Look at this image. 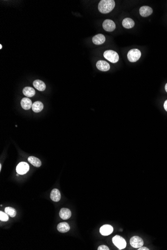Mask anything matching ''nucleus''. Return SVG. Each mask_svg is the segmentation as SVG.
<instances>
[{
	"instance_id": "5",
	"label": "nucleus",
	"mask_w": 167,
	"mask_h": 250,
	"mask_svg": "<svg viewBox=\"0 0 167 250\" xmlns=\"http://www.w3.org/2000/svg\"><path fill=\"white\" fill-rule=\"evenodd\" d=\"M130 244L134 248H139L144 245V241L141 237L134 236L130 239Z\"/></svg>"
},
{
	"instance_id": "22",
	"label": "nucleus",
	"mask_w": 167,
	"mask_h": 250,
	"mask_svg": "<svg viewBox=\"0 0 167 250\" xmlns=\"http://www.w3.org/2000/svg\"><path fill=\"white\" fill-rule=\"evenodd\" d=\"M9 220L8 214L6 213H4L2 211L0 212V220L4 222H6Z\"/></svg>"
},
{
	"instance_id": "16",
	"label": "nucleus",
	"mask_w": 167,
	"mask_h": 250,
	"mask_svg": "<svg viewBox=\"0 0 167 250\" xmlns=\"http://www.w3.org/2000/svg\"><path fill=\"white\" fill-rule=\"evenodd\" d=\"M50 198L53 201H59L61 199V193L59 190L57 189H53L50 194Z\"/></svg>"
},
{
	"instance_id": "4",
	"label": "nucleus",
	"mask_w": 167,
	"mask_h": 250,
	"mask_svg": "<svg viewBox=\"0 0 167 250\" xmlns=\"http://www.w3.org/2000/svg\"><path fill=\"white\" fill-rule=\"evenodd\" d=\"M112 242L119 250L124 249L126 248L127 245L126 240L123 237L119 235H116L113 237Z\"/></svg>"
},
{
	"instance_id": "26",
	"label": "nucleus",
	"mask_w": 167,
	"mask_h": 250,
	"mask_svg": "<svg viewBox=\"0 0 167 250\" xmlns=\"http://www.w3.org/2000/svg\"><path fill=\"white\" fill-rule=\"evenodd\" d=\"M165 90L166 92L167 93V83L165 85Z\"/></svg>"
},
{
	"instance_id": "15",
	"label": "nucleus",
	"mask_w": 167,
	"mask_h": 250,
	"mask_svg": "<svg viewBox=\"0 0 167 250\" xmlns=\"http://www.w3.org/2000/svg\"><path fill=\"white\" fill-rule=\"evenodd\" d=\"M33 86L36 89L41 91H44L46 87L45 83L39 80H36L34 81Z\"/></svg>"
},
{
	"instance_id": "13",
	"label": "nucleus",
	"mask_w": 167,
	"mask_h": 250,
	"mask_svg": "<svg viewBox=\"0 0 167 250\" xmlns=\"http://www.w3.org/2000/svg\"><path fill=\"white\" fill-rule=\"evenodd\" d=\"M59 215L63 220H67L71 217V212L67 208H62L59 212Z\"/></svg>"
},
{
	"instance_id": "1",
	"label": "nucleus",
	"mask_w": 167,
	"mask_h": 250,
	"mask_svg": "<svg viewBox=\"0 0 167 250\" xmlns=\"http://www.w3.org/2000/svg\"><path fill=\"white\" fill-rule=\"evenodd\" d=\"M115 6L114 0H102L98 5V9L102 14H108L112 11Z\"/></svg>"
},
{
	"instance_id": "18",
	"label": "nucleus",
	"mask_w": 167,
	"mask_h": 250,
	"mask_svg": "<svg viewBox=\"0 0 167 250\" xmlns=\"http://www.w3.org/2000/svg\"><path fill=\"white\" fill-rule=\"evenodd\" d=\"M32 110L36 113H40L44 108V105L41 101H35L32 105Z\"/></svg>"
},
{
	"instance_id": "7",
	"label": "nucleus",
	"mask_w": 167,
	"mask_h": 250,
	"mask_svg": "<svg viewBox=\"0 0 167 250\" xmlns=\"http://www.w3.org/2000/svg\"><path fill=\"white\" fill-rule=\"evenodd\" d=\"M29 165L26 162H22L17 165L16 167L17 172L20 175H23L28 172Z\"/></svg>"
},
{
	"instance_id": "20",
	"label": "nucleus",
	"mask_w": 167,
	"mask_h": 250,
	"mask_svg": "<svg viewBox=\"0 0 167 250\" xmlns=\"http://www.w3.org/2000/svg\"><path fill=\"white\" fill-rule=\"evenodd\" d=\"M29 162L36 167H39L41 166V161L38 158L35 157L34 156H30L28 159Z\"/></svg>"
},
{
	"instance_id": "12",
	"label": "nucleus",
	"mask_w": 167,
	"mask_h": 250,
	"mask_svg": "<svg viewBox=\"0 0 167 250\" xmlns=\"http://www.w3.org/2000/svg\"><path fill=\"white\" fill-rule=\"evenodd\" d=\"M22 108L25 110H29L32 107V103L31 100L29 98H22L21 101Z\"/></svg>"
},
{
	"instance_id": "19",
	"label": "nucleus",
	"mask_w": 167,
	"mask_h": 250,
	"mask_svg": "<svg viewBox=\"0 0 167 250\" xmlns=\"http://www.w3.org/2000/svg\"><path fill=\"white\" fill-rule=\"evenodd\" d=\"M23 93L25 96L31 98L35 95L36 92L33 88L29 87V86H27L24 88L23 90Z\"/></svg>"
},
{
	"instance_id": "8",
	"label": "nucleus",
	"mask_w": 167,
	"mask_h": 250,
	"mask_svg": "<svg viewBox=\"0 0 167 250\" xmlns=\"http://www.w3.org/2000/svg\"><path fill=\"white\" fill-rule=\"evenodd\" d=\"M96 66L98 70L101 71H108L110 68V66L109 63L104 61H99L96 63Z\"/></svg>"
},
{
	"instance_id": "6",
	"label": "nucleus",
	"mask_w": 167,
	"mask_h": 250,
	"mask_svg": "<svg viewBox=\"0 0 167 250\" xmlns=\"http://www.w3.org/2000/svg\"><path fill=\"white\" fill-rule=\"evenodd\" d=\"M103 27L106 31L111 32L115 30L116 25L112 20L107 19L103 22Z\"/></svg>"
},
{
	"instance_id": "21",
	"label": "nucleus",
	"mask_w": 167,
	"mask_h": 250,
	"mask_svg": "<svg viewBox=\"0 0 167 250\" xmlns=\"http://www.w3.org/2000/svg\"><path fill=\"white\" fill-rule=\"evenodd\" d=\"M5 213L11 217H14L16 215V211L12 207H6L5 209Z\"/></svg>"
},
{
	"instance_id": "9",
	"label": "nucleus",
	"mask_w": 167,
	"mask_h": 250,
	"mask_svg": "<svg viewBox=\"0 0 167 250\" xmlns=\"http://www.w3.org/2000/svg\"><path fill=\"white\" fill-rule=\"evenodd\" d=\"M139 13L141 16L147 17L153 13L152 9L149 6H143L140 9Z\"/></svg>"
},
{
	"instance_id": "24",
	"label": "nucleus",
	"mask_w": 167,
	"mask_h": 250,
	"mask_svg": "<svg viewBox=\"0 0 167 250\" xmlns=\"http://www.w3.org/2000/svg\"><path fill=\"white\" fill-rule=\"evenodd\" d=\"M138 249H138V250H149V249L147 247H143V246Z\"/></svg>"
},
{
	"instance_id": "10",
	"label": "nucleus",
	"mask_w": 167,
	"mask_h": 250,
	"mask_svg": "<svg viewBox=\"0 0 167 250\" xmlns=\"http://www.w3.org/2000/svg\"><path fill=\"white\" fill-rule=\"evenodd\" d=\"M113 228L110 225H104L101 227L100 229V233L103 236H108L112 233Z\"/></svg>"
},
{
	"instance_id": "2",
	"label": "nucleus",
	"mask_w": 167,
	"mask_h": 250,
	"mask_svg": "<svg viewBox=\"0 0 167 250\" xmlns=\"http://www.w3.org/2000/svg\"><path fill=\"white\" fill-rule=\"evenodd\" d=\"M105 58L112 63H117L119 60V56L116 51L113 50H107L104 53Z\"/></svg>"
},
{
	"instance_id": "11",
	"label": "nucleus",
	"mask_w": 167,
	"mask_h": 250,
	"mask_svg": "<svg viewBox=\"0 0 167 250\" xmlns=\"http://www.w3.org/2000/svg\"><path fill=\"white\" fill-rule=\"evenodd\" d=\"M106 38L103 34H98L92 38V41L95 45H100L104 43Z\"/></svg>"
},
{
	"instance_id": "23",
	"label": "nucleus",
	"mask_w": 167,
	"mask_h": 250,
	"mask_svg": "<svg viewBox=\"0 0 167 250\" xmlns=\"http://www.w3.org/2000/svg\"><path fill=\"white\" fill-rule=\"evenodd\" d=\"M98 250H109V248L105 245H101L98 247Z\"/></svg>"
},
{
	"instance_id": "27",
	"label": "nucleus",
	"mask_w": 167,
	"mask_h": 250,
	"mask_svg": "<svg viewBox=\"0 0 167 250\" xmlns=\"http://www.w3.org/2000/svg\"><path fill=\"white\" fill-rule=\"evenodd\" d=\"M2 45H1H1H0V49H1H1H2Z\"/></svg>"
},
{
	"instance_id": "14",
	"label": "nucleus",
	"mask_w": 167,
	"mask_h": 250,
	"mask_svg": "<svg viewBox=\"0 0 167 250\" xmlns=\"http://www.w3.org/2000/svg\"><path fill=\"white\" fill-rule=\"evenodd\" d=\"M70 229L69 225L66 222H62L59 224L57 226V230L61 233H66Z\"/></svg>"
},
{
	"instance_id": "3",
	"label": "nucleus",
	"mask_w": 167,
	"mask_h": 250,
	"mask_svg": "<svg viewBox=\"0 0 167 250\" xmlns=\"http://www.w3.org/2000/svg\"><path fill=\"white\" fill-rule=\"evenodd\" d=\"M141 56V51L138 49H132L129 51L127 55L128 59L131 62H136Z\"/></svg>"
},
{
	"instance_id": "25",
	"label": "nucleus",
	"mask_w": 167,
	"mask_h": 250,
	"mask_svg": "<svg viewBox=\"0 0 167 250\" xmlns=\"http://www.w3.org/2000/svg\"><path fill=\"white\" fill-rule=\"evenodd\" d=\"M164 108L166 110V111H167V100H166L164 104Z\"/></svg>"
},
{
	"instance_id": "17",
	"label": "nucleus",
	"mask_w": 167,
	"mask_h": 250,
	"mask_svg": "<svg viewBox=\"0 0 167 250\" xmlns=\"http://www.w3.org/2000/svg\"><path fill=\"white\" fill-rule=\"evenodd\" d=\"M122 25L125 28L129 29L134 27L135 26V22L132 19L127 18L123 21Z\"/></svg>"
}]
</instances>
